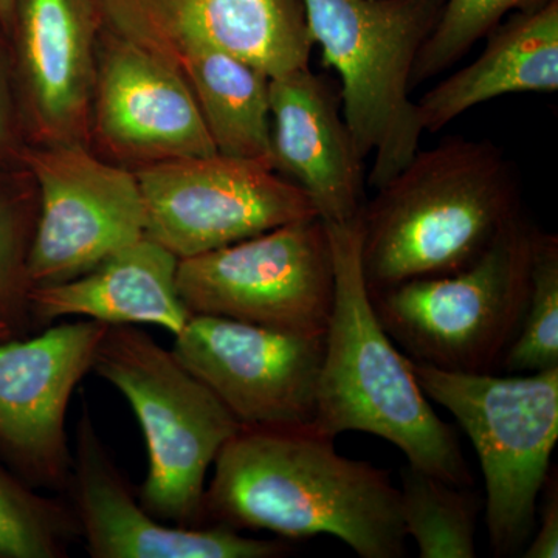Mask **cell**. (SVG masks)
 <instances>
[{"label": "cell", "instance_id": "cell-1", "mask_svg": "<svg viewBox=\"0 0 558 558\" xmlns=\"http://www.w3.org/2000/svg\"><path fill=\"white\" fill-rule=\"evenodd\" d=\"M310 428H241L220 449L205 488V524L328 534L362 558L407 556L399 487L387 470L343 457Z\"/></svg>", "mask_w": 558, "mask_h": 558}, {"label": "cell", "instance_id": "cell-2", "mask_svg": "<svg viewBox=\"0 0 558 558\" xmlns=\"http://www.w3.org/2000/svg\"><path fill=\"white\" fill-rule=\"evenodd\" d=\"M326 223V222H325ZM333 301L312 429L336 439L363 432L395 444L409 464L459 487L473 475L457 429L433 410L410 360L380 325L362 270L360 216L326 223Z\"/></svg>", "mask_w": 558, "mask_h": 558}, {"label": "cell", "instance_id": "cell-3", "mask_svg": "<svg viewBox=\"0 0 558 558\" xmlns=\"http://www.w3.org/2000/svg\"><path fill=\"white\" fill-rule=\"evenodd\" d=\"M520 211L515 167L494 143L453 137L418 149L360 213L369 295L464 269Z\"/></svg>", "mask_w": 558, "mask_h": 558}, {"label": "cell", "instance_id": "cell-4", "mask_svg": "<svg viewBox=\"0 0 558 558\" xmlns=\"http://www.w3.org/2000/svg\"><path fill=\"white\" fill-rule=\"evenodd\" d=\"M323 61L340 76V108L363 160L366 182L387 183L418 150L411 100L414 62L435 31L444 0H303Z\"/></svg>", "mask_w": 558, "mask_h": 558}, {"label": "cell", "instance_id": "cell-5", "mask_svg": "<svg viewBox=\"0 0 558 558\" xmlns=\"http://www.w3.org/2000/svg\"><path fill=\"white\" fill-rule=\"evenodd\" d=\"M92 371L128 400L145 436L143 508L174 526H204L208 470L240 422L172 349L138 326H109Z\"/></svg>", "mask_w": 558, "mask_h": 558}, {"label": "cell", "instance_id": "cell-6", "mask_svg": "<svg viewBox=\"0 0 558 558\" xmlns=\"http://www.w3.org/2000/svg\"><path fill=\"white\" fill-rule=\"evenodd\" d=\"M535 233L520 211L464 269L371 295L380 325L413 362L494 374L526 310Z\"/></svg>", "mask_w": 558, "mask_h": 558}, {"label": "cell", "instance_id": "cell-7", "mask_svg": "<svg viewBox=\"0 0 558 558\" xmlns=\"http://www.w3.org/2000/svg\"><path fill=\"white\" fill-rule=\"evenodd\" d=\"M410 360V359H409ZM422 391L449 410L478 454L495 557L521 556L558 439V366L524 376L457 373L410 360Z\"/></svg>", "mask_w": 558, "mask_h": 558}, {"label": "cell", "instance_id": "cell-8", "mask_svg": "<svg viewBox=\"0 0 558 558\" xmlns=\"http://www.w3.org/2000/svg\"><path fill=\"white\" fill-rule=\"evenodd\" d=\"M178 289L191 315L325 336L333 301L326 223L319 218L296 220L179 259Z\"/></svg>", "mask_w": 558, "mask_h": 558}, {"label": "cell", "instance_id": "cell-9", "mask_svg": "<svg viewBox=\"0 0 558 558\" xmlns=\"http://www.w3.org/2000/svg\"><path fill=\"white\" fill-rule=\"evenodd\" d=\"M134 172L145 202L146 236L179 259L318 218L306 193L263 161L216 153Z\"/></svg>", "mask_w": 558, "mask_h": 558}, {"label": "cell", "instance_id": "cell-10", "mask_svg": "<svg viewBox=\"0 0 558 558\" xmlns=\"http://www.w3.org/2000/svg\"><path fill=\"white\" fill-rule=\"evenodd\" d=\"M22 165L38 191L32 289L78 278L145 236V202L130 168L84 143L28 145Z\"/></svg>", "mask_w": 558, "mask_h": 558}, {"label": "cell", "instance_id": "cell-11", "mask_svg": "<svg viewBox=\"0 0 558 558\" xmlns=\"http://www.w3.org/2000/svg\"><path fill=\"white\" fill-rule=\"evenodd\" d=\"M172 352L242 428H312L325 336L193 315Z\"/></svg>", "mask_w": 558, "mask_h": 558}, {"label": "cell", "instance_id": "cell-12", "mask_svg": "<svg viewBox=\"0 0 558 558\" xmlns=\"http://www.w3.org/2000/svg\"><path fill=\"white\" fill-rule=\"evenodd\" d=\"M108 328L83 318L0 343V454L39 490L62 495L68 487L70 399Z\"/></svg>", "mask_w": 558, "mask_h": 558}, {"label": "cell", "instance_id": "cell-13", "mask_svg": "<svg viewBox=\"0 0 558 558\" xmlns=\"http://www.w3.org/2000/svg\"><path fill=\"white\" fill-rule=\"evenodd\" d=\"M89 148L132 171L218 153L178 70L106 24L98 40Z\"/></svg>", "mask_w": 558, "mask_h": 558}, {"label": "cell", "instance_id": "cell-14", "mask_svg": "<svg viewBox=\"0 0 558 558\" xmlns=\"http://www.w3.org/2000/svg\"><path fill=\"white\" fill-rule=\"evenodd\" d=\"M72 451V472L61 497L92 558H277L292 550L281 539L245 537L223 524L174 526L150 515L102 442L87 405Z\"/></svg>", "mask_w": 558, "mask_h": 558}, {"label": "cell", "instance_id": "cell-15", "mask_svg": "<svg viewBox=\"0 0 558 558\" xmlns=\"http://www.w3.org/2000/svg\"><path fill=\"white\" fill-rule=\"evenodd\" d=\"M102 0H16L11 61L28 145H89Z\"/></svg>", "mask_w": 558, "mask_h": 558}, {"label": "cell", "instance_id": "cell-16", "mask_svg": "<svg viewBox=\"0 0 558 558\" xmlns=\"http://www.w3.org/2000/svg\"><path fill=\"white\" fill-rule=\"evenodd\" d=\"M271 159L310 197L326 223L357 219L365 165L341 113L339 94L310 68L270 80Z\"/></svg>", "mask_w": 558, "mask_h": 558}, {"label": "cell", "instance_id": "cell-17", "mask_svg": "<svg viewBox=\"0 0 558 558\" xmlns=\"http://www.w3.org/2000/svg\"><path fill=\"white\" fill-rule=\"evenodd\" d=\"M102 11L121 35L186 36L270 78L310 68L315 46L303 0H102Z\"/></svg>", "mask_w": 558, "mask_h": 558}, {"label": "cell", "instance_id": "cell-18", "mask_svg": "<svg viewBox=\"0 0 558 558\" xmlns=\"http://www.w3.org/2000/svg\"><path fill=\"white\" fill-rule=\"evenodd\" d=\"M178 269V256L145 234L78 278L33 288V328L83 317L109 326L156 325L178 336L193 317L179 295Z\"/></svg>", "mask_w": 558, "mask_h": 558}, {"label": "cell", "instance_id": "cell-19", "mask_svg": "<svg viewBox=\"0 0 558 558\" xmlns=\"http://www.w3.org/2000/svg\"><path fill=\"white\" fill-rule=\"evenodd\" d=\"M483 53L417 102L422 130L438 132L476 106L510 94L558 90V0L510 14Z\"/></svg>", "mask_w": 558, "mask_h": 558}, {"label": "cell", "instance_id": "cell-20", "mask_svg": "<svg viewBox=\"0 0 558 558\" xmlns=\"http://www.w3.org/2000/svg\"><path fill=\"white\" fill-rule=\"evenodd\" d=\"M128 38L149 47L178 70L199 106L219 154L274 167L270 76L240 58L186 36L149 32Z\"/></svg>", "mask_w": 558, "mask_h": 558}, {"label": "cell", "instance_id": "cell-21", "mask_svg": "<svg viewBox=\"0 0 558 558\" xmlns=\"http://www.w3.org/2000/svg\"><path fill=\"white\" fill-rule=\"evenodd\" d=\"M400 517L421 558H475L484 502L470 487L453 486L407 462L400 470Z\"/></svg>", "mask_w": 558, "mask_h": 558}, {"label": "cell", "instance_id": "cell-22", "mask_svg": "<svg viewBox=\"0 0 558 558\" xmlns=\"http://www.w3.org/2000/svg\"><path fill=\"white\" fill-rule=\"evenodd\" d=\"M76 542L64 497L33 487L0 454V558H68Z\"/></svg>", "mask_w": 558, "mask_h": 558}, {"label": "cell", "instance_id": "cell-23", "mask_svg": "<svg viewBox=\"0 0 558 558\" xmlns=\"http://www.w3.org/2000/svg\"><path fill=\"white\" fill-rule=\"evenodd\" d=\"M38 220V191L27 168H0V317L16 337L31 336L28 256Z\"/></svg>", "mask_w": 558, "mask_h": 558}, {"label": "cell", "instance_id": "cell-24", "mask_svg": "<svg viewBox=\"0 0 558 558\" xmlns=\"http://www.w3.org/2000/svg\"><path fill=\"white\" fill-rule=\"evenodd\" d=\"M558 366V238L537 230L532 248L531 288L515 340L501 368L538 373Z\"/></svg>", "mask_w": 558, "mask_h": 558}, {"label": "cell", "instance_id": "cell-25", "mask_svg": "<svg viewBox=\"0 0 558 558\" xmlns=\"http://www.w3.org/2000/svg\"><path fill=\"white\" fill-rule=\"evenodd\" d=\"M546 2L548 0H444L438 24L414 62L411 87L457 64L509 14L537 9Z\"/></svg>", "mask_w": 558, "mask_h": 558}, {"label": "cell", "instance_id": "cell-26", "mask_svg": "<svg viewBox=\"0 0 558 558\" xmlns=\"http://www.w3.org/2000/svg\"><path fill=\"white\" fill-rule=\"evenodd\" d=\"M27 148L11 51L0 39V168L24 167L22 157Z\"/></svg>", "mask_w": 558, "mask_h": 558}, {"label": "cell", "instance_id": "cell-27", "mask_svg": "<svg viewBox=\"0 0 558 558\" xmlns=\"http://www.w3.org/2000/svg\"><path fill=\"white\" fill-rule=\"evenodd\" d=\"M524 558L558 557V480L549 473L539 494L537 519L529 545L523 549Z\"/></svg>", "mask_w": 558, "mask_h": 558}, {"label": "cell", "instance_id": "cell-28", "mask_svg": "<svg viewBox=\"0 0 558 558\" xmlns=\"http://www.w3.org/2000/svg\"><path fill=\"white\" fill-rule=\"evenodd\" d=\"M14 5H16V0H0V28L5 33L7 38H9L11 22H13Z\"/></svg>", "mask_w": 558, "mask_h": 558}, {"label": "cell", "instance_id": "cell-29", "mask_svg": "<svg viewBox=\"0 0 558 558\" xmlns=\"http://www.w3.org/2000/svg\"><path fill=\"white\" fill-rule=\"evenodd\" d=\"M13 337H16V333H14V330L11 329L9 323L0 317V343H2V341L13 339Z\"/></svg>", "mask_w": 558, "mask_h": 558}]
</instances>
